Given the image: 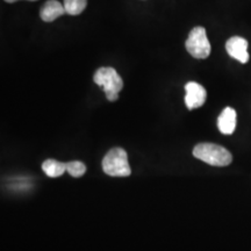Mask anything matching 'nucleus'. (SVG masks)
Returning <instances> with one entry per match:
<instances>
[{
	"label": "nucleus",
	"mask_w": 251,
	"mask_h": 251,
	"mask_svg": "<svg viewBox=\"0 0 251 251\" xmlns=\"http://www.w3.org/2000/svg\"><path fill=\"white\" fill-rule=\"evenodd\" d=\"M185 105L186 107L192 111V109L199 108L205 103L207 98V92L205 87L200 85L196 81H188L185 85Z\"/></svg>",
	"instance_id": "obj_5"
},
{
	"label": "nucleus",
	"mask_w": 251,
	"mask_h": 251,
	"mask_svg": "<svg viewBox=\"0 0 251 251\" xmlns=\"http://www.w3.org/2000/svg\"><path fill=\"white\" fill-rule=\"evenodd\" d=\"M236 111L231 107H226L218 119L219 130L225 135H231L236 129Z\"/></svg>",
	"instance_id": "obj_7"
},
{
	"label": "nucleus",
	"mask_w": 251,
	"mask_h": 251,
	"mask_svg": "<svg viewBox=\"0 0 251 251\" xmlns=\"http://www.w3.org/2000/svg\"><path fill=\"white\" fill-rule=\"evenodd\" d=\"M248 41L242 36H233L226 42V50L228 55L242 64H246L249 61V52H248Z\"/></svg>",
	"instance_id": "obj_6"
},
{
	"label": "nucleus",
	"mask_w": 251,
	"mask_h": 251,
	"mask_svg": "<svg viewBox=\"0 0 251 251\" xmlns=\"http://www.w3.org/2000/svg\"><path fill=\"white\" fill-rule=\"evenodd\" d=\"M67 171L70 174V176L75 178L81 177L86 172V166L84 163L79 161H72L67 163Z\"/></svg>",
	"instance_id": "obj_11"
},
{
	"label": "nucleus",
	"mask_w": 251,
	"mask_h": 251,
	"mask_svg": "<svg viewBox=\"0 0 251 251\" xmlns=\"http://www.w3.org/2000/svg\"><path fill=\"white\" fill-rule=\"evenodd\" d=\"M102 170L111 177H128L131 170L126 150L119 147L109 150L102 159Z\"/></svg>",
	"instance_id": "obj_3"
},
{
	"label": "nucleus",
	"mask_w": 251,
	"mask_h": 251,
	"mask_svg": "<svg viewBox=\"0 0 251 251\" xmlns=\"http://www.w3.org/2000/svg\"><path fill=\"white\" fill-rule=\"evenodd\" d=\"M64 8L67 14L79 15L87 6V0H64Z\"/></svg>",
	"instance_id": "obj_10"
},
{
	"label": "nucleus",
	"mask_w": 251,
	"mask_h": 251,
	"mask_svg": "<svg viewBox=\"0 0 251 251\" xmlns=\"http://www.w3.org/2000/svg\"><path fill=\"white\" fill-rule=\"evenodd\" d=\"M187 52L194 58L203 59L211 55V43L207 37L206 29L201 26L194 27L188 34V37L185 42Z\"/></svg>",
	"instance_id": "obj_4"
},
{
	"label": "nucleus",
	"mask_w": 251,
	"mask_h": 251,
	"mask_svg": "<svg viewBox=\"0 0 251 251\" xmlns=\"http://www.w3.org/2000/svg\"><path fill=\"white\" fill-rule=\"evenodd\" d=\"M6 2H9V4H12V2H17L18 0H5Z\"/></svg>",
	"instance_id": "obj_12"
},
{
	"label": "nucleus",
	"mask_w": 251,
	"mask_h": 251,
	"mask_svg": "<svg viewBox=\"0 0 251 251\" xmlns=\"http://www.w3.org/2000/svg\"><path fill=\"white\" fill-rule=\"evenodd\" d=\"M65 13L67 12H65L64 5H62L57 0H48L41 8L40 17L46 23H51V21H55L56 19L62 17Z\"/></svg>",
	"instance_id": "obj_8"
},
{
	"label": "nucleus",
	"mask_w": 251,
	"mask_h": 251,
	"mask_svg": "<svg viewBox=\"0 0 251 251\" xmlns=\"http://www.w3.org/2000/svg\"><path fill=\"white\" fill-rule=\"evenodd\" d=\"M42 170L50 178L61 177L67 171V163L58 162L56 159H47L42 164Z\"/></svg>",
	"instance_id": "obj_9"
},
{
	"label": "nucleus",
	"mask_w": 251,
	"mask_h": 251,
	"mask_svg": "<svg viewBox=\"0 0 251 251\" xmlns=\"http://www.w3.org/2000/svg\"><path fill=\"white\" fill-rule=\"evenodd\" d=\"M28 1H36V0H28Z\"/></svg>",
	"instance_id": "obj_13"
},
{
	"label": "nucleus",
	"mask_w": 251,
	"mask_h": 251,
	"mask_svg": "<svg viewBox=\"0 0 251 251\" xmlns=\"http://www.w3.org/2000/svg\"><path fill=\"white\" fill-rule=\"evenodd\" d=\"M193 156L213 166H227L233 161V156L224 147L214 143H199L194 147Z\"/></svg>",
	"instance_id": "obj_1"
},
{
	"label": "nucleus",
	"mask_w": 251,
	"mask_h": 251,
	"mask_svg": "<svg viewBox=\"0 0 251 251\" xmlns=\"http://www.w3.org/2000/svg\"><path fill=\"white\" fill-rule=\"evenodd\" d=\"M93 80L97 85L102 87L106 98L109 101H117L119 92L124 87V80L115 69L111 67H102L98 69L94 74Z\"/></svg>",
	"instance_id": "obj_2"
}]
</instances>
